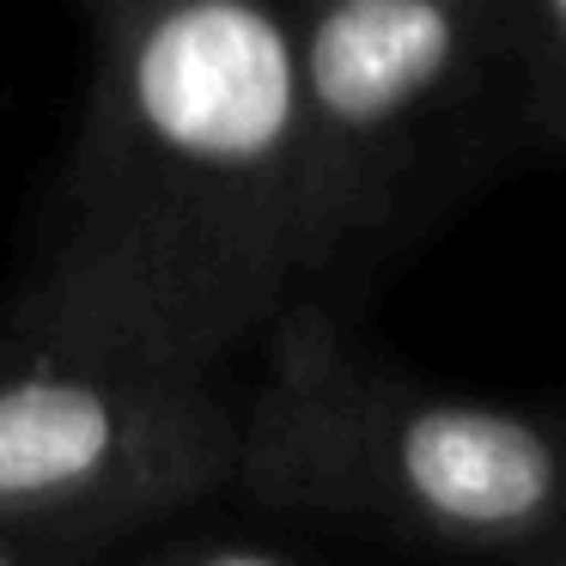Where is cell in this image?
Wrapping results in <instances>:
<instances>
[{
    "label": "cell",
    "instance_id": "obj_1",
    "mask_svg": "<svg viewBox=\"0 0 566 566\" xmlns=\"http://www.w3.org/2000/svg\"><path fill=\"white\" fill-rule=\"evenodd\" d=\"M25 311L232 366L335 305L286 0H92Z\"/></svg>",
    "mask_w": 566,
    "mask_h": 566
},
{
    "label": "cell",
    "instance_id": "obj_2",
    "mask_svg": "<svg viewBox=\"0 0 566 566\" xmlns=\"http://www.w3.org/2000/svg\"><path fill=\"white\" fill-rule=\"evenodd\" d=\"M232 481L281 512L530 554L566 530V420L396 371L311 305L256 347Z\"/></svg>",
    "mask_w": 566,
    "mask_h": 566
},
{
    "label": "cell",
    "instance_id": "obj_3",
    "mask_svg": "<svg viewBox=\"0 0 566 566\" xmlns=\"http://www.w3.org/2000/svg\"><path fill=\"white\" fill-rule=\"evenodd\" d=\"M335 305L451 196L500 104H517L505 0L286 7Z\"/></svg>",
    "mask_w": 566,
    "mask_h": 566
},
{
    "label": "cell",
    "instance_id": "obj_4",
    "mask_svg": "<svg viewBox=\"0 0 566 566\" xmlns=\"http://www.w3.org/2000/svg\"><path fill=\"white\" fill-rule=\"evenodd\" d=\"M232 475L226 366L25 305L0 323V530L74 554Z\"/></svg>",
    "mask_w": 566,
    "mask_h": 566
},
{
    "label": "cell",
    "instance_id": "obj_5",
    "mask_svg": "<svg viewBox=\"0 0 566 566\" xmlns=\"http://www.w3.org/2000/svg\"><path fill=\"white\" fill-rule=\"evenodd\" d=\"M517 111L566 140V0H505Z\"/></svg>",
    "mask_w": 566,
    "mask_h": 566
},
{
    "label": "cell",
    "instance_id": "obj_6",
    "mask_svg": "<svg viewBox=\"0 0 566 566\" xmlns=\"http://www.w3.org/2000/svg\"><path fill=\"white\" fill-rule=\"evenodd\" d=\"M153 566H305V560H286L281 548H262V542L201 536V542H171Z\"/></svg>",
    "mask_w": 566,
    "mask_h": 566
},
{
    "label": "cell",
    "instance_id": "obj_7",
    "mask_svg": "<svg viewBox=\"0 0 566 566\" xmlns=\"http://www.w3.org/2000/svg\"><path fill=\"white\" fill-rule=\"evenodd\" d=\"M62 548H43V542L19 536V530H0V566H55Z\"/></svg>",
    "mask_w": 566,
    "mask_h": 566
},
{
    "label": "cell",
    "instance_id": "obj_8",
    "mask_svg": "<svg viewBox=\"0 0 566 566\" xmlns=\"http://www.w3.org/2000/svg\"><path fill=\"white\" fill-rule=\"evenodd\" d=\"M536 554H542V560H530V566H566V542H560V536H554V542H542Z\"/></svg>",
    "mask_w": 566,
    "mask_h": 566
},
{
    "label": "cell",
    "instance_id": "obj_9",
    "mask_svg": "<svg viewBox=\"0 0 566 566\" xmlns=\"http://www.w3.org/2000/svg\"><path fill=\"white\" fill-rule=\"evenodd\" d=\"M286 7H317V0H286Z\"/></svg>",
    "mask_w": 566,
    "mask_h": 566
},
{
    "label": "cell",
    "instance_id": "obj_10",
    "mask_svg": "<svg viewBox=\"0 0 566 566\" xmlns=\"http://www.w3.org/2000/svg\"><path fill=\"white\" fill-rule=\"evenodd\" d=\"M86 7H92V0H86Z\"/></svg>",
    "mask_w": 566,
    "mask_h": 566
}]
</instances>
